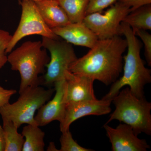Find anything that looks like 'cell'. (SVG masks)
<instances>
[{
	"label": "cell",
	"mask_w": 151,
	"mask_h": 151,
	"mask_svg": "<svg viewBox=\"0 0 151 151\" xmlns=\"http://www.w3.org/2000/svg\"><path fill=\"white\" fill-rule=\"evenodd\" d=\"M127 48V40L121 36L98 40L86 54L70 65L68 70L108 86L114 83L122 73L123 55Z\"/></svg>",
	"instance_id": "1"
},
{
	"label": "cell",
	"mask_w": 151,
	"mask_h": 151,
	"mask_svg": "<svg viewBox=\"0 0 151 151\" xmlns=\"http://www.w3.org/2000/svg\"><path fill=\"white\" fill-rule=\"evenodd\" d=\"M121 33L127 42V55L124 57L123 75L111 86L102 99L112 101L124 86H128L132 94L138 98L145 97L144 89L151 82V70L145 66L141 57L142 45L132 28L122 22Z\"/></svg>",
	"instance_id": "2"
},
{
	"label": "cell",
	"mask_w": 151,
	"mask_h": 151,
	"mask_svg": "<svg viewBox=\"0 0 151 151\" xmlns=\"http://www.w3.org/2000/svg\"><path fill=\"white\" fill-rule=\"evenodd\" d=\"M9 53L8 62L11 69L18 71L20 76L19 93L29 86L40 85L39 76L44 73L50 60L41 41L25 42Z\"/></svg>",
	"instance_id": "3"
},
{
	"label": "cell",
	"mask_w": 151,
	"mask_h": 151,
	"mask_svg": "<svg viewBox=\"0 0 151 151\" xmlns=\"http://www.w3.org/2000/svg\"><path fill=\"white\" fill-rule=\"evenodd\" d=\"M112 103L115 109L106 124L118 120L130 126L137 136L141 133L151 135V103L145 97L138 98L129 87L119 92Z\"/></svg>",
	"instance_id": "4"
},
{
	"label": "cell",
	"mask_w": 151,
	"mask_h": 151,
	"mask_svg": "<svg viewBox=\"0 0 151 151\" xmlns=\"http://www.w3.org/2000/svg\"><path fill=\"white\" fill-rule=\"evenodd\" d=\"M54 92V88L29 86L19 93L16 102L0 107V115L2 119L12 121L18 128L24 124L37 125L35 120L36 112L50 100Z\"/></svg>",
	"instance_id": "5"
},
{
	"label": "cell",
	"mask_w": 151,
	"mask_h": 151,
	"mask_svg": "<svg viewBox=\"0 0 151 151\" xmlns=\"http://www.w3.org/2000/svg\"><path fill=\"white\" fill-rule=\"evenodd\" d=\"M41 42L42 46L48 50L50 55L41 83L47 86H52L65 78V72L78 58L72 45L64 40L42 37Z\"/></svg>",
	"instance_id": "6"
},
{
	"label": "cell",
	"mask_w": 151,
	"mask_h": 151,
	"mask_svg": "<svg viewBox=\"0 0 151 151\" xmlns=\"http://www.w3.org/2000/svg\"><path fill=\"white\" fill-rule=\"evenodd\" d=\"M129 7L118 1L104 13L96 12L86 15L83 22L98 40L121 36V24L130 12Z\"/></svg>",
	"instance_id": "7"
},
{
	"label": "cell",
	"mask_w": 151,
	"mask_h": 151,
	"mask_svg": "<svg viewBox=\"0 0 151 151\" xmlns=\"http://www.w3.org/2000/svg\"><path fill=\"white\" fill-rule=\"evenodd\" d=\"M22 14L18 26L12 35L6 53H10L19 41L28 36L39 35L53 39H59L41 16L35 3L29 0L20 2Z\"/></svg>",
	"instance_id": "8"
},
{
	"label": "cell",
	"mask_w": 151,
	"mask_h": 151,
	"mask_svg": "<svg viewBox=\"0 0 151 151\" xmlns=\"http://www.w3.org/2000/svg\"><path fill=\"white\" fill-rule=\"evenodd\" d=\"M111 103L110 100L102 99L66 103L64 117L60 123V132L69 130L73 122L82 117L102 116L111 113Z\"/></svg>",
	"instance_id": "9"
},
{
	"label": "cell",
	"mask_w": 151,
	"mask_h": 151,
	"mask_svg": "<svg viewBox=\"0 0 151 151\" xmlns=\"http://www.w3.org/2000/svg\"><path fill=\"white\" fill-rule=\"evenodd\" d=\"M113 151H147L150 146L146 140L140 139L132 127L121 124L116 128L105 124L103 126Z\"/></svg>",
	"instance_id": "10"
},
{
	"label": "cell",
	"mask_w": 151,
	"mask_h": 151,
	"mask_svg": "<svg viewBox=\"0 0 151 151\" xmlns=\"http://www.w3.org/2000/svg\"><path fill=\"white\" fill-rule=\"evenodd\" d=\"M54 85V97L44 104L35 116V120L38 127H44L54 121L60 123L63 119L66 105L65 78L57 81Z\"/></svg>",
	"instance_id": "11"
},
{
	"label": "cell",
	"mask_w": 151,
	"mask_h": 151,
	"mask_svg": "<svg viewBox=\"0 0 151 151\" xmlns=\"http://www.w3.org/2000/svg\"><path fill=\"white\" fill-rule=\"evenodd\" d=\"M66 103L96 100L92 78L76 75L67 70L65 73Z\"/></svg>",
	"instance_id": "12"
},
{
	"label": "cell",
	"mask_w": 151,
	"mask_h": 151,
	"mask_svg": "<svg viewBox=\"0 0 151 151\" xmlns=\"http://www.w3.org/2000/svg\"><path fill=\"white\" fill-rule=\"evenodd\" d=\"M60 38L71 45L92 48L98 40L94 33L81 22L71 23L62 27L52 29Z\"/></svg>",
	"instance_id": "13"
},
{
	"label": "cell",
	"mask_w": 151,
	"mask_h": 151,
	"mask_svg": "<svg viewBox=\"0 0 151 151\" xmlns=\"http://www.w3.org/2000/svg\"><path fill=\"white\" fill-rule=\"evenodd\" d=\"M35 2L44 21L51 29L71 23L58 0H42Z\"/></svg>",
	"instance_id": "14"
},
{
	"label": "cell",
	"mask_w": 151,
	"mask_h": 151,
	"mask_svg": "<svg viewBox=\"0 0 151 151\" xmlns=\"http://www.w3.org/2000/svg\"><path fill=\"white\" fill-rule=\"evenodd\" d=\"M22 134L25 138L22 151H43L45 133L37 125L27 124L23 128Z\"/></svg>",
	"instance_id": "15"
},
{
	"label": "cell",
	"mask_w": 151,
	"mask_h": 151,
	"mask_svg": "<svg viewBox=\"0 0 151 151\" xmlns=\"http://www.w3.org/2000/svg\"><path fill=\"white\" fill-rule=\"evenodd\" d=\"M122 22L132 29L151 30V4L142 6L131 11Z\"/></svg>",
	"instance_id": "16"
},
{
	"label": "cell",
	"mask_w": 151,
	"mask_h": 151,
	"mask_svg": "<svg viewBox=\"0 0 151 151\" xmlns=\"http://www.w3.org/2000/svg\"><path fill=\"white\" fill-rule=\"evenodd\" d=\"M2 120L5 143L4 151H22L24 139L18 132V128L10 120L4 118Z\"/></svg>",
	"instance_id": "17"
},
{
	"label": "cell",
	"mask_w": 151,
	"mask_h": 151,
	"mask_svg": "<svg viewBox=\"0 0 151 151\" xmlns=\"http://www.w3.org/2000/svg\"><path fill=\"white\" fill-rule=\"evenodd\" d=\"M70 23L81 22L86 15L89 0H58Z\"/></svg>",
	"instance_id": "18"
},
{
	"label": "cell",
	"mask_w": 151,
	"mask_h": 151,
	"mask_svg": "<svg viewBox=\"0 0 151 151\" xmlns=\"http://www.w3.org/2000/svg\"><path fill=\"white\" fill-rule=\"evenodd\" d=\"M60 139V149L59 151H93L92 149L85 148L76 142L72 137L70 130L61 132Z\"/></svg>",
	"instance_id": "19"
},
{
	"label": "cell",
	"mask_w": 151,
	"mask_h": 151,
	"mask_svg": "<svg viewBox=\"0 0 151 151\" xmlns=\"http://www.w3.org/2000/svg\"><path fill=\"white\" fill-rule=\"evenodd\" d=\"M135 35L140 38L145 47V55L149 66L151 65V35L147 30L132 29Z\"/></svg>",
	"instance_id": "20"
},
{
	"label": "cell",
	"mask_w": 151,
	"mask_h": 151,
	"mask_svg": "<svg viewBox=\"0 0 151 151\" xmlns=\"http://www.w3.org/2000/svg\"><path fill=\"white\" fill-rule=\"evenodd\" d=\"M12 36L8 32L0 29V69L8 62L6 50Z\"/></svg>",
	"instance_id": "21"
},
{
	"label": "cell",
	"mask_w": 151,
	"mask_h": 151,
	"mask_svg": "<svg viewBox=\"0 0 151 151\" xmlns=\"http://www.w3.org/2000/svg\"><path fill=\"white\" fill-rule=\"evenodd\" d=\"M119 0H89L86 15L96 12H101L113 5Z\"/></svg>",
	"instance_id": "22"
},
{
	"label": "cell",
	"mask_w": 151,
	"mask_h": 151,
	"mask_svg": "<svg viewBox=\"0 0 151 151\" xmlns=\"http://www.w3.org/2000/svg\"><path fill=\"white\" fill-rule=\"evenodd\" d=\"M16 93L15 89H5L0 86V107L9 103L11 97Z\"/></svg>",
	"instance_id": "23"
},
{
	"label": "cell",
	"mask_w": 151,
	"mask_h": 151,
	"mask_svg": "<svg viewBox=\"0 0 151 151\" xmlns=\"http://www.w3.org/2000/svg\"><path fill=\"white\" fill-rule=\"evenodd\" d=\"M119 1L129 7L131 11L142 6L151 4V0H119Z\"/></svg>",
	"instance_id": "24"
},
{
	"label": "cell",
	"mask_w": 151,
	"mask_h": 151,
	"mask_svg": "<svg viewBox=\"0 0 151 151\" xmlns=\"http://www.w3.org/2000/svg\"><path fill=\"white\" fill-rule=\"evenodd\" d=\"M5 147L4 135L3 127L0 125V151H4Z\"/></svg>",
	"instance_id": "25"
},
{
	"label": "cell",
	"mask_w": 151,
	"mask_h": 151,
	"mask_svg": "<svg viewBox=\"0 0 151 151\" xmlns=\"http://www.w3.org/2000/svg\"><path fill=\"white\" fill-rule=\"evenodd\" d=\"M47 151H58L59 150L55 147V145L54 142H50L47 148Z\"/></svg>",
	"instance_id": "26"
},
{
	"label": "cell",
	"mask_w": 151,
	"mask_h": 151,
	"mask_svg": "<svg viewBox=\"0 0 151 151\" xmlns=\"http://www.w3.org/2000/svg\"><path fill=\"white\" fill-rule=\"evenodd\" d=\"M29 1H33L37 2L39 1H42V0H29Z\"/></svg>",
	"instance_id": "27"
}]
</instances>
